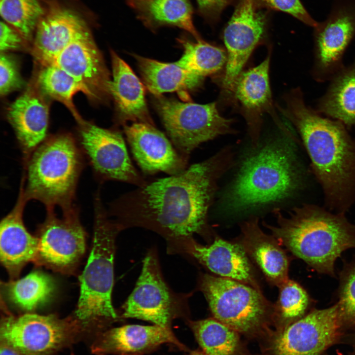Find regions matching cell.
Wrapping results in <instances>:
<instances>
[{"label": "cell", "mask_w": 355, "mask_h": 355, "mask_svg": "<svg viewBox=\"0 0 355 355\" xmlns=\"http://www.w3.org/2000/svg\"><path fill=\"white\" fill-rule=\"evenodd\" d=\"M227 146L182 172L147 182L111 203L109 216L122 230L141 227L161 236L176 254L194 234L206 235L208 214L220 178L234 163Z\"/></svg>", "instance_id": "6da1fadb"}, {"label": "cell", "mask_w": 355, "mask_h": 355, "mask_svg": "<svg viewBox=\"0 0 355 355\" xmlns=\"http://www.w3.org/2000/svg\"><path fill=\"white\" fill-rule=\"evenodd\" d=\"M284 101L278 109L300 136L324 207L346 214L355 203V138L342 123L308 106L300 88L286 94Z\"/></svg>", "instance_id": "7a4b0ae2"}, {"label": "cell", "mask_w": 355, "mask_h": 355, "mask_svg": "<svg viewBox=\"0 0 355 355\" xmlns=\"http://www.w3.org/2000/svg\"><path fill=\"white\" fill-rule=\"evenodd\" d=\"M276 224L263 222L280 244L320 273L334 276L336 260L345 250L355 248V224L346 214L324 206L304 203L287 215L273 211Z\"/></svg>", "instance_id": "3957f363"}, {"label": "cell", "mask_w": 355, "mask_h": 355, "mask_svg": "<svg viewBox=\"0 0 355 355\" xmlns=\"http://www.w3.org/2000/svg\"><path fill=\"white\" fill-rule=\"evenodd\" d=\"M298 139H276L254 149L242 162L223 196L225 207L241 211L292 197L303 187Z\"/></svg>", "instance_id": "277c9868"}, {"label": "cell", "mask_w": 355, "mask_h": 355, "mask_svg": "<svg viewBox=\"0 0 355 355\" xmlns=\"http://www.w3.org/2000/svg\"><path fill=\"white\" fill-rule=\"evenodd\" d=\"M93 243L87 263L79 277L80 296L75 318L84 326H104L121 320L111 299L116 237L122 231L105 210L100 194L95 201Z\"/></svg>", "instance_id": "5b68a950"}, {"label": "cell", "mask_w": 355, "mask_h": 355, "mask_svg": "<svg viewBox=\"0 0 355 355\" xmlns=\"http://www.w3.org/2000/svg\"><path fill=\"white\" fill-rule=\"evenodd\" d=\"M82 163L80 150L71 134L44 140L28 158L26 182L22 184L27 200L39 201L47 210L71 207Z\"/></svg>", "instance_id": "8992f818"}, {"label": "cell", "mask_w": 355, "mask_h": 355, "mask_svg": "<svg viewBox=\"0 0 355 355\" xmlns=\"http://www.w3.org/2000/svg\"><path fill=\"white\" fill-rule=\"evenodd\" d=\"M199 288L213 318L240 334L265 338L274 331V305L256 288L241 282L203 274Z\"/></svg>", "instance_id": "52a82bcc"}, {"label": "cell", "mask_w": 355, "mask_h": 355, "mask_svg": "<svg viewBox=\"0 0 355 355\" xmlns=\"http://www.w3.org/2000/svg\"><path fill=\"white\" fill-rule=\"evenodd\" d=\"M189 293L174 292L162 275L155 248L142 261L141 273L134 289L121 307V320L134 318L171 328L173 320H189Z\"/></svg>", "instance_id": "ba28073f"}, {"label": "cell", "mask_w": 355, "mask_h": 355, "mask_svg": "<svg viewBox=\"0 0 355 355\" xmlns=\"http://www.w3.org/2000/svg\"><path fill=\"white\" fill-rule=\"evenodd\" d=\"M155 105L173 144L188 161L201 143L235 131L232 120L221 116L215 103H182L158 95Z\"/></svg>", "instance_id": "9c48e42d"}, {"label": "cell", "mask_w": 355, "mask_h": 355, "mask_svg": "<svg viewBox=\"0 0 355 355\" xmlns=\"http://www.w3.org/2000/svg\"><path fill=\"white\" fill-rule=\"evenodd\" d=\"M83 326L76 318L7 313L1 320L0 341L25 355H49L75 339Z\"/></svg>", "instance_id": "30bf717a"}, {"label": "cell", "mask_w": 355, "mask_h": 355, "mask_svg": "<svg viewBox=\"0 0 355 355\" xmlns=\"http://www.w3.org/2000/svg\"><path fill=\"white\" fill-rule=\"evenodd\" d=\"M343 330L337 304L314 309L265 339L268 355H321L340 338Z\"/></svg>", "instance_id": "8fae6325"}, {"label": "cell", "mask_w": 355, "mask_h": 355, "mask_svg": "<svg viewBox=\"0 0 355 355\" xmlns=\"http://www.w3.org/2000/svg\"><path fill=\"white\" fill-rule=\"evenodd\" d=\"M355 37V0H333L327 18L314 28L313 79L329 81L345 66L344 56Z\"/></svg>", "instance_id": "7c38bea8"}, {"label": "cell", "mask_w": 355, "mask_h": 355, "mask_svg": "<svg viewBox=\"0 0 355 355\" xmlns=\"http://www.w3.org/2000/svg\"><path fill=\"white\" fill-rule=\"evenodd\" d=\"M62 210V216L58 217L54 209L47 210L46 218L37 233L36 263L68 274L73 271L85 253L86 235L78 210L72 205Z\"/></svg>", "instance_id": "4fadbf2b"}, {"label": "cell", "mask_w": 355, "mask_h": 355, "mask_svg": "<svg viewBox=\"0 0 355 355\" xmlns=\"http://www.w3.org/2000/svg\"><path fill=\"white\" fill-rule=\"evenodd\" d=\"M79 124L82 147L100 179L122 181L138 187L147 182L133 165L120 132L85 121Z\"/></svg>", "instance_id": "5bb4252c"}, {"label": "cell", "mask_w": 355, "mask_h": 355, "mask_svg": "<svg viewBox=\"0 0 355 355\" xmlns=\"http://www.w3.org/2000/svg\"><path fill=\"white\" fill-rule=\"evenodd\" d=\"M256 4L255 0H242L224 31L227 61L222 84L229 93L264 33L265 16Z\"/></svg>", "instance_id": "9a60e30c"}, {"label": "cell", "mask_w": 355, "mask_h": 355, "mask_svg": "<svg viewBox=\"0 0 355 355\" xmlns=\"http://www.w3.org/2000/svg\"><path fill=\"white\" fill-rule=\"evenodd\" d=\"M51 65L65 71L83 85L92 100L102 101L110 95L108 71L88 29L80 33Z\"/></svg>", "instance_id": "2e32d148"}, {"label": "cell", "mask_w": 355, "mask_h": 355, "mask_svg": "<svg viewBox=\"0 0 355 355\" xmlns=\"http://www.w3.org/2000/svg\"><path fill=\"white\" fill-rule=\"evenodd\" d=\"M124 131L133 156L144 174L162 172L172 176L188 167V161L153 125L134 123L124 125Z\"/></svg>", "instance_id": "e0dca14e"}, {"label": "cell", "mask_w": 355, "mask_h": 355, "mask_svg": "<svg viewBox=\"0 0 355 355\" xmlns=\"http://www.w3.org/2000/svg\"><path fill=\"white\" fill-rule=\"evenodd\" d=\"M269 65L268 56L256 67L242 72L234 87L233 93L244 113L253 149L259 146L263 113L271 114L284 134L290 132L275 113L269 83Z\"/></svg>", "instance_id": "ac0fdd59"}, {"label": "cell", "mask_w": 355, "mask_h": 355, "mask_svg": "<svg viewBox=\"0 0 355 355\" xmlns=\"http://www.w3.org/2000/svg\"><path fill=\"white\" fill-rule=\"evenodd\" d=\"M179 253L193 257L219 277L259 289L248 256L240 244L216 238L211 244L204 246L192 238L181 245Z\"/></svg>", "instance_id": "d6986e66"}, {"label": "cell", "mask_w": 355, "mask_h": 355, "mask_svg": "<svg viewBox=\"0 0 355 355\" xmlns=\"http://www.w3.org/2000/svg\"><path fill=\"white\" fill-rule=\"evenodd\" d=\"M171 344L186 351L171 328L157 325H125L101 332L93 349L101 355H142L153 351L162 345Z\"/></svg>", "instance_id": "ffe728a7"}, {"label": "cell", "mask_w": 355, "mask_h": 355, "mask_svg": "<svg viewBox=\"0 0 355 355\" xmlns=\"http://www.w3.org/2000/svg\"><path fill=\"white\" fill-rule=\"evenodd\" d=\"M28 201L21 185L15 205L0 224V261L12 280L27 263H36L38 253V239L28 232L23 220Z\"/></svg>", "instance_id": "44dd1931"}, {"label": "cell", "mask_w": 355, "mask_h": 355, "mask_svg": "<svg viewBox=\"0 0 355 355\" xmlns=\"http://www.w3.org/2000/svg\"><path fill=\"white\" fill-rule=\"evenodd\" d=\"M36 82L9 106L7 119L24 154L28 158L45 140L49 120V105Z\"/></svg>", "instance_id": "7402d4cb"}, {"label": "cell", "mask_w": 355, "mask_h": 355, "mask_svg": "<svg viewBox=\"0 0 355 355\" xmlns=\"http://www.w3.org/2000/svg\"><path fill=\"white\" fill-rule=\"evenodd\" d=\"M87 29L84 20L74 12L61 7L51 9L37 25L32 55L42 66H51L63 50Z\"/></svg>", "instance_id": "603a6c76"}, {"label": "cell", "mask_w": 355, "mask_h": 355, "mask_svg": "<svg viewBox=\"0 0 355 355\" xmlns=\"http://www.w3.org/2000/svg\"><path fill=\"white\" fill-rule=\"evenodd\" d=\"M241 231L240 244L267 280L278 287L287 281V256L277 240L260 228L258 218L252 217L243 222Z\"/></svg>", "instance_id": "cb8c5ba5"}, {"label": "cell", "mask_w": 355, "mask_h": 355, "mask_svg": "<svg viewBox=\"0 0 355 355\" xmlns=\"http://www.w3.org/2000/svg\"><path fill=\"white\" fill-rule=\"evenodd\" d=\"M112 79L110 93L113 97L123 123L126 121L153 125L145 100L144 87L128 65L114 52H111Z\"/></svg>", "instance_id": "d4e9b609"}, {"label": "cell", "mask_w": 355, "mask_h": 355, "mask_svg": "<svg viewBox=\"0 0 355 355\" xmlns=\"http://www.w3.org/2000/svg\"><path fill=\"white\" fill-rule=\"evenodd\" d=\"M329 81L315 109L355 131V62L345 66Z\"/></svg>", "instance_id": "484cf974"}, {"label": "cell", "mask_w": 355, "mask_h": 355, "mask_svg": "<svg viewBox=\"0 0 355 355\" xmlns=\"http://www.w3.org/2000/svg\"><path fill=\"white\" fill-rule=\"evenodd\" d=\"M145 85L155 96L165 92H183L199 87L203 79L176 62L163 63L135 56Z\"/></svg>", "instance_id": "4316f807"}, {"label": "cell", "mask_w": 355, "mask_h": 355, "mask_svg": "<svg viewBox=\"0 0 355 355\" xmlns=\"http://www.w3.org/2000/svg\"><path fill=\"white\" fill-rule=\"evenodd\" d=\"M203 352L208 355H241L240 333L216 319L186 320Z\"/></svg>", "instance_id": "83f0119b"}, {"label": "cell", "mask_w": 355, "mask_h": 355, "mask_svg": "<svg viewBox=\"0 0 355 355\" xmlns=\"http://www.w3.org/2000/svg\"><path fill=\"white\" fill-rule=\"evenodd\" d=\"M8 299L20 308L33 311L46 303L55 289L53 280L47 274L34 271L19 280L3 284Z\"/></svg>", "instance_id": "f1b7e54d"}, {"label": "cell", "mask_w": 355, "mask_h": 355, "mask_svg": "<svg viewBox=\"0 0 355 355\" xmlns=\"http://www.w3.org/2000/svg\"><path fill=\"white\" fill-rule=\"evenodd\" d=\"M36 78V83L45 95L65 106L78 123L82 118L73 104V96L79 92L92 100L87 88L78 80L61 69L53 65L42 66Z\"/></svg>", "instance_id": "f546056e"}, {"label": "cell", "mask_w": 355, "mask_h": 355, "mask_svg": "<svg viewBox=\"0 0 355 355\" xmlns=\"http://www.w3.org/2000/svg\"><path fill=\"white\" fill-rule=\"evenodd\" d=\"M184 52L176 63L204 79L221 70L227 61V53L222 49L202 40L181 41Z\"/></svg>", "instance_id": "4dcf8cb0"}, {"label": "cell", "mask_w": 355, "mask_h": 355, "mask_svg": "<svg viewBox=\"0 0 355 355\" xmlns=\"http://www.w3.org/2000/svg\"><path fill=\"white\" fill-rule=\"evenodd\" d=\"M279 295L274 305V331L281 330L304 317L309 305V297L296 282L288 279L279 286Z\"/></svg>", "instance_id": "1f68e13d"}, {"label": "cell", "mask_w": 355, "mask_h": 355, "mask_svg": "<svg viewBox=\"0 0 355 355\" xmlns=\"http://www.w3.org/2000/svg\"><path fill=\"white\" fill-rule=\"evenodd\" d=\"M0 13L3 21L30 40L45 12L39 0H0Z\"/></svg>", "instance_id": "d6a6232c"}, {"label": "cell", "mask_w": 355, "mask_h": 355, "mask_svg": "<svg viewBox=\"0 0 355 355\" xmlns=\"http://www.w3.org/2000/svg\"><path fill=\"white\" fill-rule=\"evenodd\" d=\"M147 3L149 14L154 21L178 27L200 39L193 25L188 0H151Z\"/></svg>", "instance_id": "836d02e7"}, {"label": "cell", "mask_w": 355, "mask_h": 355, "mask_svg": "<svg viewBox=\"0 0 355 355\" xmlns=\"http://www.w3.org/2000/svg\"><path fill=\"white\" fill-rule=\"evenodd\" d=\"M337 303L343 329L355 328V262L347 264L341 273Z\"/></svg>", "instance_id": "e575fe53"}, {"label": "cell", "mask_w": 355, "mask_h": 355, "mask_svg": "<svg viewBox=\"0 0 355 355\" xmlns=\"http://www.w3.org/2000/svg\"><path fill=\"white\" fill-rule=\"evenodd\" d=\"M23 81L15 60L5 53L0 56V93L5 96L20 88Z\"/></svg>", "instance_id": "d590c367"}, {"label": "cell", "mask_w": 355, "mask_h": 355, "mask_svg": "<svg viewBox=\"0 0 355 355\" xmlns=\"http://www.w3.org/2000/svg\"><path fill=\"white\" fill-rule=\"evenodd\" d=\"M257 2L263 6L287 13L312 28L318 24L300 0H257Z\"/></svg>", "instance_id": "8d00e7d4"}, {"label": "cell", "mask_w": 355, "mask_h": 355, "mask_svg": "<svg viewBox=\"0 0 355 355\" xmlns=\"http://www.w3.org/2000/svg\"><path fill=\"white\" fill-rule=\"evenodd\" d=\"M25 39L16 29L1 21L0 23V50L5 53L21 49L24 45Z\"/></svg>", "instance_id": "74e56055"}, {"label": "cell", "mask_w": 355, "mask_h": 355, "mask_svg": "<svg viewBox=\"0 0 355 355\" xmlns=\"http://www.w3.org/2000/svg\"><path fill=\"white\" fill-rule=\"evenodd\" d=\"M230 0H197L200 11L211 18H216Z\"/></svg>", "instance_id": "f35d334b"}, {"label": "cell", "mask_w": 355, "mask_h": 355, "mask_svg": "<svg viewBox=\"0 0 355 355\" xmlns=\"http://www.w3.org/2000/svg\"><path fill=\"white\" fill-rule=\"evenodd\" d=\"M0 355H25L16 349L0 341Z\"/></svg>", "instance_id": "ab89813d"}, {"label": "cell", "mask_w": 355, "mask_h": 355, "mask_svg": "<svg viewBox=\"0 0 355 355\" xmlns=\"http://www.w3.org/2000/svg\"><path fill=\"white\" fill-rule=\"evenodd\" d=\"M187 355H208L203 351H193L190 352Z\"/></svg>", "instance_id": "60d3db41"}, {"label": "cell", "mask_w": 355, "mask_h": 355, "mask_svg": "<svg viewBox=\"0 0 355 355\" xmlns=\"http://www.w3.org/2000/svg\"><path fill=\"white\" fill-rule=\"evenodd\" d=\"M138 0V1H140V2H148V1H149L151 0Z\"/></svg>", "instance_id": "b9f144b4"}, {"label": "cell", "mask_w": 355, "mask_h": 355, "mask_svg": "<svg viewBox=\"0 0 355 355\" xmlns=\"http://www.w3.org/2000/svg\"><path fill=\"white\" fill-rule=\"evenodd\" d=\"M353 343H354V345L355 346V334L353 335Z\"/></svg>", "instance_id": "7bdbcfd3"}]
</instances>
